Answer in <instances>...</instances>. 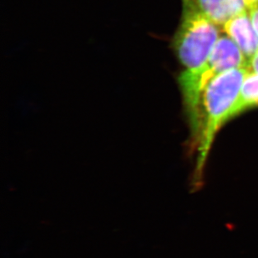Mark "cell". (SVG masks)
I'll list each match as a JSON object with an SVG mask.
<instances>
[{
    "mask_svg": "<svg viewBox=\"0 0 258 258\" xmlns=\"http://www.w3.org/2000/svg\"><path fill=\"white\" fill-rule=\"evenodd\" d=\"M182 1L180 25L173 37L172 47L183 71L200 68L220 38L219 25L202 14L190 0Z\"/></svg>",
    "mask_w": 258,
    "mask_h": 258,
    "instance_id": "obj_2",
    "label": "cell"
},
{
    "mask_svg": "<svg viewBox=\"0 0 258 258\" xmlns=\"http://www.w3.org/2000/svg\"><path fill=\"white\" fill-rule=\"evenodd\" d=\"M248 12L254 29H256V33L258 34V6L249 9Z\"/></svg>",
    "mask_w": 258,
    "mask_h": 258,
    "instance_id": "obj_8",
    "label": "cell"
},
{
    "mask_svg": "<svg viewBox=\"0 0 258 258\" xmlns=\"http://www.w3.org/2000/svg\"><path fill=\"white\" fill-rule=\"evenodd\" d=\"M255 107H258V75L248 74L244 81L238 100L230 113L229 120Z\"/></svg>",
    "mask_w": 258,
    "mask_h": 258,
    "instance_id": "obj_6",
    "label": "cell"
},
{
    "mask_svg": "<svg viewBox=\"0 0 258 258\" xmlns=\"http://www.w3.org/2000/svg\"><path fill=\"white\" fill-rule=\"evenodd\" d=\"M202 14L219 26L248 10L246 0H190Z\"/></svg>",
    "mask_w": 258,
    "mask_h": 258,
    "instance_id": "obj_5",
    "label": "cell"
},
{
    "mask_svg": "<svg viewBox=\"0 0 258 258\" xmlns=\"http://www.w3.org/2000/svg\"><path fill=\"white\" fill-rule=\"evenodd\" d=\"M223 31L237 45L248 62L258 52V34L254 29L248 10L225 23Z\"/></svg>",
    "mask_w": 258,
    "mask_h": 258,
    "instance_id": "obj_4",
    "label": "cell"
},
{
    "mask_svg": "<svg viewBox=\"0 0 258 258\" xmlns=\"http://www.w3.org/2000/svg\"><path fill=\"white\" fill-rule=\"evenodd\" d=\"M246 69L249 74L258 75V52L247 62Z\"/></svg>",
    "mask_w": 258,
    "mask_h": 258,
    "instance_id": "obj_7",
    "label": "cell"
},
{
    "mask_svg": "<svg viewBox=\"0 0 258 258\" xmlns=\"http://www.w3.org/2000/svg\"><path fill=\"white\" fill-rule=\"evenodd\" d=\"M246 58L230 37H220L212 54L200 68L192 71H182L178 77L187 108L190 119L195 131L198 123V105L201 94L205 87L216 77L236 68H246Z\"/></svg>",
    "mask_w": 258,
    "mask_h": 258,
    "instance_id": "obj_3",
    "label": "cell"
},
{
    "mask_svg": "<svg viewBox=\"0 0 258 258\" xmlns=\"http://www.w3.org/2000/svg\"><path fill=\"white\" fill-rule=\"evenodd\" d=\"M246 4H247V8L249 10L251 8L258 6V0H246Z\"/></svg>",
    "mask_w": 258,
    "mask_h": 258,
    "instance_id": "obj_9",
    "label": "cell"
},
{
    "mask_svg": "<svg viewBox=\"0 0 258 258\" xmlns=\"http://www.w3.org/2000/svg\"><path fill=\"white\" fill-rule=\"evenodd\" d=\"M248 74L246 68L226 71L212 80L201 94L195 131L200 142L199 171L204 167L217 133L229 121L230 113Z\"/></svg>",
    "mask_w": 258,
    "mask_h": 258,
    "instance_id": "obj_1",
    "label": "cell"
}]
</instances>
